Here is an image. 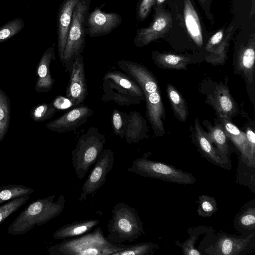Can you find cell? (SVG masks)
Wrapping results in <instances>:
<instances>
[{
	"label": "cell",
	"instance_id": "1",
	"mask_svg": "<svg viewBox=\"0 0 255 255\" xmlns=\"http://www.w3.org/2000/svg\"><path fill=\"white\" fill-rule=\"evenodd\" d=\"M119 67L139 85L144 96L146 117L156 136L165 134L163 120L165 111L160 87L153 73L145 66L127 60L117 62Z\"/></svg>",
	"mask_w": 255,
	"mask_h": 255
},
{
	"label": "cell",
	"instance_id": "2",
	"mask_svg": "<svg viewBox=\"0 0 255 255\" xmlns=\"http://www.w3.org/2000/svg\"><path fill=\"white\" fill-rule=\"evenodd\" d=\"M55 195L37 199L20 212L10 224L8 233L22 235L59 216L64 208L66 199L62 194L55 201Z\"/></svg>",
	"mask_w": 255,
	"mask_h": 255
},
{
	"label": "cell",
	"instance_id": "3",
	"mask_svg": "<svg viewBox=\"0 0 255 255\" xmlns=\"http://www.w3.org/2000/svg\"><path fill=\"white\" fill-rule=\"evenodd\" d=\"M125 245L112 244L104 237L100 227L77 238L64 240L49 248L50 255H113Z\"/></svg>",
	"mask_w": 255,
	"mask_h": 255
},
{
	"label": "cell",
	"instance_id": "4",
	"mask_svg": "<svg viewBox=\"0 0 255 255\" xmlns=\"http://www.w3.org/2000/svg\"><path fill=\"white\" fill-rule=\"evenodd\" d=\"M106 239L114 244L132 242L145 233L136 210L124 202L117 203L111 210Z\"/></svg>",
	"mask_w": 255,
	"mask_h": 255
},
{
	"label": "cell",
	"instance_id": "5",
	"mask_svg": "<svg viewBox=\"0 0 255 255\" xmlns=\"http://www.w3.org/2000/svg\"><path fill=\"white\" fill-rule=\"evenodd\" d=\"M103 102L114 101L121 106L137 105L145 101L142 91L137 83L126 73L108 71L103 78Z\"/></svg>",
	"mask_w": 255,
	"mask_h": 255
},
{
	"label": "cell",
	"instance_id": "6",
	"mask_svg": "<svg viewBox=\"0 0 255 255\" xmlns=\"http://www.w3.org/2000/svg\"><path fill=\"white\" fill-rule=\"evenodd\" d=\"M91 0H79L75 6L64 49L62 65L70 73L76 58L85 48L86 24Z\"/></svg>",
	"mask_w": 255,
	"mask_h": 255
},
{
	"label": "cell",
	"instance_id": "7",
	"mask_svg": "<svg viewBox=\"0 0 255 255\" xmlns=\"http://www.w3.org/2000/svg\"><path fill=\"white\" fill-rule=\"evenodd\" d=\"M106 143L104 134L91 127L78 138L72 152L73 168L79 179H82L95 163Z\"/></svg>",
	"mask_w": 255,
	"mask_h": 255
},
{
	"label": "cell",
	"instance_id": "8",
	"mask_svg": "<svg viewBox=\"0 0 255 255\" xmlns=\"http://www.w3.org/2000/svg\"><path fill=\"white\" fill-rule=\"evenodd\" d=\"M147 152L141 157L134 160L128 171L144 177L151 178L166 182L183 185H192L196 183L193 175L175 167L149 159Z\"/></svg>",
	"mask_w": 255,
	"mask_h": 255
},
{
	"label": "cell",
	"instance_id": "9",
	"mask_svg": "<svg viewBox=\"0 0 255 255\" xmlns=\"http://www.w3.org/2000/svg\"><path fill=\"white\" fill-rule=\"evenodd\" d=\"M213 243L205 248L203 254L210 255H245L255 250V233L247 237H236L225 233L218 235Z\"/></svg>",
	"mask_w": 255,
	"mask_h": 255
},
{
	"label": "cell",
	"instance_id": "10",
	"mask_svg": "<svg viewBox=\"0 0 255 255\" xmlns=\"http://www.w3.org/2000/svg\"><path fill=\"white\" fill-rule=\"evenodd\" d=\"M114 161V152L111 149H103L82 186L80 201L86 200L88 195L102 187L107 174L113 168Z\"/></svg>",
	"mask_w": 255,
	"mask_h": 255
},
{
	"label": "cell",
	"instance_id": "11",
	"mask_svg": "<svg viewBox=\"0 0 255 255\" xmlns=\"http://www.w3.org/2000/svg\"><path fill=\"white\" fill-rule=\"evenodd\" d=\"M207 90L205 102L215 110L217 116L231 120L238 114L239 106L230 94L227 81L212 82Z\"/></svg>",
	"mask_w": 255,
	"mask_h": 255
},
{
	"label": "cell",
	"instance_id": "12",
	"mask_svg": "<svg viewBox=\"0 0 255 255\" xmlns=\"http://www.w3.org/2000/svg\"><path fill=\"white\" fill-rule=\"evenodd\" d=\"M122 21V16L118 13L106 12L96 7L88 15L86 33L91 37L106 35L117 28Z\"/></svg>",
	"mask_w": 255,
	"mask_h": 255
},
{
	"label": "cell",
	"instance_id": "13",
	"mask_svg": "<svg viewBox=\"0 0 255 255\" xmlns=\"http://www.w3.org/2000/svg\"><path fill=\"white\" fill-rule=\"evenodd\" d=\"M87 95L84 58L82 54L76 58L72 65L66 96L74 106H79L84 102Z\"/></svg>",
	"mask_w": 255,
	"mask_h": 255
},
{
	"label": "cell",
	"instance_id": "14",
	"mask_svg": "<svg viewBox=\"0 0 255 255\" xmlns=\"http://www.w3.org/2000/svg\"><path fill=\"white\" fill-rule=\"evenodd\" d=\"M93 112V110L89 107L80 105L48 123L45 127L49 130L59 133L75 130L87 122Z\"/></svg>",
	"mask_w": 255,
	"mask_h": 255
},
{
	"label": "cell",
	"instance_id": "15",
	"mask_svg": "<svg viewBox=\"0 0 255 255\" xmlns=\"http://www.w3.org/2000/svg\"><path fill=\"white\" fill-rule=\"evenodd\" d=\"M191 136L194 144L202 157L212 164L222 168L230 169L232 168L231 163L225 161L213 146L197 118L195 120L194 127L192 128Z\"/></svg>",
	"mask_w": 255,
	"mask_h": 255
},
{
	"label": "cell",
	"instance_id": "16",
	"mask_svg": "<svg viewBox=\"0 0 255 255\" xmlns=\"http://www.w3.org/2000/svg\"><path fill=\"white\" fill-rule=\"evenodd\" d=\"M226 134L241 153L240 160L249 167L255 168V161L250 155L249 144L245 132L233 124L231 120L222 116H217Z\"/></svg>",
	"mask_w": 255,
	"mask_h": 255
},
{
	"label": "cell",
	"instance_id": "17",
	"mask_svg": "<svg viewBox=\"0 0 255 255\" xmlns=\"http://www.w3.org/2000/svg\"><path fill=\"white\" fill-rule=\"evenodd\" d=\"M79 0H63L57 14V48L58 56L62 63L68 31L71 24L73 10Z\"/></svg>",
	"mask_w": 255,
	"mask_h": 255
},
{
	"label": "cell",
	"instance_id": "18",
	"mask_svg": "<svg viewBox=\"0 0 255 255\" xmlns=\"http://www.w3.org/2000/svg\"><path fill=\"white\" fill-rule=\"evenodd\" d=\"M56 59L55 43L46 50L40 59L36 69L35 90L38 93H46L52 89L55 80L52 77L50 66Z\"/></svg>",
	"mask_w": 255,
	"mask_h": 255
},
{
	"label": "cell",
	"instance_id": "19",
	"mask_svg": "<svg viewBox=\"0 0 255 255\" xmlns=\"http://www.w3.org/2000/svg\"><path fill=\"white\" fill-rule=\"evenodd\" d=\"M148 131L146 120L138 112L131 111L128 114L124 136L128 144L136 143L148 138Z\"/></svg>",
	"mask_w": 255,
	"mask_h": 255
},
{
	"label": "cell",
	"instance_id": "20",
	"mask_svg": "<svg viewBox=\"0 0 255 255\" xmlns=\"http://www.w3.org/2000/svg\"><path fill=\"white\" fill-rule=\"evenodd\" d=\"M236 230L243 237L255 233V200L246 203L236 214L234 222Z\"/></svg>",
	"mask_w": 255,
	"mask_h": 255
},
{
	"label": "cell",
	"instance_id": "21",
	"mask_svg": "<svg viewBox=\"0 0 255 255\" xmlns=\"http://www.w3.org/2000/svg\"><path fill=\"white\" fill-rule=\"evenodd\" d=\"M99 224V220L95 219L74 222L60 227L52 236L55 240L75 238L88 233Z\"/></svg>",
	"mask_w": 255,
	"mask_h": 255
},
{
	"label": "cell",
	"instance_id": "22",
	"mask_svg": "<svg viewBox=\"0 0 255 255\" xmlns=\"http://www.w3.org/2000/svg\"><path fill=\"white\" fill-rule=\"evenodd\" d=\"M204 124L208 129L207 134L210 141L215 144L216 149L222 158L226 162L231 163L229 158L228 138L221 123L218 121L215 122L214 125H212L205 120Z\"/></svg>",
	"mask_w": 255,
	"mask_h": 255
},
{
	"label": "cell",
	"instance_id": "23",
	"mask_svg": "<svg viewBox=\"0 0 255 255\" xmlns=\"http://www.w3.org/2000/svg\"><path fill=\"white\" fill-rule=\"evenodd\" d=\"M152 59L158 67L164 69L186 70L190 58L173 54H152Z\"/></svg>",
	"mask_w": 255,
	"mask_h": 255
},
{
	"label": "cell",
	"instance_id": "24",
	"mask_svg": "<svg viewBox=\"0 0 255 255\" xmlns=\"http://www.w3.org/2000/svg\"><path fill=\"white\" fill-rule=\"evenodd\" d=\"M166 91L175 117L180 121L185 122L188 116V108L186 100L171 84L167 85Z\"/></svg>",
	"mask_w": 255,
	"mask_h": 255
},
{
	"label": "cell",
	"instance_id": "25",
	"mask_svg": "<svg viewBox=\"0 0 255 255\" xmlns=\"http://www.w3.org/2000/svg\"><path fill=\"white\" fill-rule=\"evenodd\" d=\"M33 192V189L20 184L0 186V205L16 197L30 195Z\"/></svg>",
	"mask_w": 255,
	"mask_h": 255
},
{
	"label": "cell",
	"instance_id": "26",
	"mask_svg": "<svg viewBox=\"0 0 255 255\" xmlns=\"http://www.w3.org/2000/svg\"><path fill=\"white\" fill-rule=\"evenodd\" d=\"M159 248L156 243L144 242L132 245H125L124 248L113 255H152Z\"/></svg>",
	"mask_w": 255,
	"mask_h": 255
},
{
	"label": "cell",
	"instance_id": "27",
	"mask_svg": "<svg viewBox=\"0 0 255 255\" xmlns=\"http://www.w3.org/2000/svg\"><path fill=\"white\" fill-rule=\"evenodd\" d=\"M10 104L6 94L0 89V142L4 138L9 126Z\"/></svg>",
	"mask_w": 255,
	"mask_h": 255
},
{
	"label": "cell",
	"instance_id": "28",
	"mask_svg": "<svg viewBox=\"0 0 255 255\" xmlns=\"http://www.w3.org/2000/svg\"><path fill=\"white\" fill-rule=\"evenodd\" d=\"M29 199V195L20 196L7 201L0 205V225L8 217L25 204Z\"/></svg>",
	"mask_w": 255,
	"mask_h": 255
},
{
	"label": "cell",
	"instance_id": "29",
	"mask_svg": "<svg viewBox=\"0 0 255 255\" xmlns=\"http://www.w3.org/2000/svg\"><path fill=\"white\" fill-rule=\"evenodd\" d=\"M255 169L248 166L240 160L237 173L236 182L248 186L255 193Z\"/></svg>",
	"mask_w": 255,
	"mask_h": 255
},
{
	"label": "cell",
	"instance_id": "30",
	"mask_svg": "<svg viewBox=\"0 0 255 255\" xmlns=\"http://www.w3.org/2000/svg\"><path fill=\"white\" fill-rule=\"evenodd\" d=\"M24 26L21 18H15L0 26V43L8 40L18 33Z\"/></svg>",
	"mask_w": 255,
	"mask_h": 255
},
{
	"label": "cell",
	"instance_id": "31",
	"mask_svg": "<svg viewBox=\"0 0 255 255\" xmlns=\"http://www.w3.org/2000/svg\"><path fill=\"white\" fill-rule=\"evenodd\" d=\"M218 210L216 199L211 196L201 195L198 198L197 213L199 216L208 217Z\"/></svg>",
	"mask_w": 255,
	"mask_h": 255
},
{
	"label": "cell",
	"instance_id": "32",
	"mask_svg": "<svg viewBox=\"0 0 255 255\" xmlns=\"http://www.w3.org/2000/svg\"><path fill=\"white\" fill-rule=\"evenodd\" d=\"M194 12L192 9H186V25L194 41L199 46H201L202 44V37L196 14Z\"/></svg>",
	"mask_w": 255,
	"mask_h": 255
},
{
	"label": "cell",
	"instance_id": "33",
	"mask_svg": "<svg viewBox=\"0 0 255 255\" xmlns=\"http://www.w3.org/2000/svg\"><path fill=\"white\" fill-rule=\"evenodd\" d=\"M57 111L51 103H42L31 109L30 115L34 121L41 122L51 119Z\"/></svg>",
	"mask_w": 255,
	"mask_h": 255
},
{
	"label": "cell",
	"instance_id": "34",
	"mask_svg": "<svg viewBox=\"0 0 255 255\" xmlns=\"http://www.w3.org/2000/svg\"><path fill=\"white\" fill-rule=\"evenodd\" d=\"M128 114L114 109L112 113V126L115 134L123 138L127 125Z\"/></svg>",
	"mask_w": 255,
	"mask_h": 255
},
{
	"label": "cell",
	"instance_id": "35",
	"mask_svg": "<svg viewBox=\"0 0 255 255\" xmlns=\"http://www.w3.org/2000/svg\"><path fill=\"white\" fill-rule=\"evenodd\" d=\"M189 237L183 243L176 241L175 244L182 250L183 255H201L202 253L196 248L195 243L193 235L188 233Z\"/></svg>",
	"mask_w": 255,
	"mask_h": 255
},
{
	"label": "cell",
	"instance_id": "36",
	"mask_svg": "<svg viewBox=\"0 0 255 255\" xmlns=\"http://www.w3.org/2000/svg\"><path fill=\"white\" fill-rule=\"evenodd\" d=\"M247 139L249 144L250 154L252 159L255 161V133L251 127H247L246 131Z\"/></svg>",
	"mask_w": 255,
	"mask_h": 255
},
{
	"label": "cell",
	"instance_id": "37",
	"mask_svg": "<svg viewBox=\"0 0 255 255\" xmlns=\"http://www.w3.org/2000/svg\"><path fill=\"white\" fill-rule=\"evenodd\" d=\"M51 103L57 111L64 110L74 106L67 97L61 96L55 97Z\"/></svg>",
	"mask_w": 255,
	"mask_h": 255
},
{
	"label": "cell",
	"instance_id": "38",
	"mask_svg": "<svg viewBox=\"0 0 255 255\" xmlns=\"http://www.w3.org/2000/svg\"><path fill=\"white\" fill-rule=\"evenodd\" d=\"M223 38V33L219 31L214 34L211 39L210 46L215 45L220 43Z\"/></svg>",
	"mask_w": 255,
	"mask_h": 255
},
{
	"label": "cell",
	"instance_id": "39",
	"mask_svg": "<svg viewBox=\"0 0 255 255\" xmlns=\"http://www.w3.org/2000/svg\"><path fill=\"white\" fill-rule=\"evenodd\" d=\"M164 0H157V1L160 3L162 2Z\"/></svg>",
	"mask_w": 255,
	"mask_h": 255
}]
</instances>
